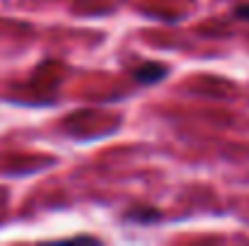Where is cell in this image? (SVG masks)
Listing matches in <instances>:
<instances>
[{"mask_svg": "<svg viewBox=\"0 0 249 246\" xmlns=\"http://www.w3.org/2000/svg\"><path fill=\"white\" fill-rule=\"evenodd\" d=\"M167 73H169V68L165 63L145 61V63H141L131 70V78L136 82H141V84H158V82H162L167 78Z\"/></svg>", "mask_w": 249, "mask_h": 246, "instance_id": "6da1fadb", "label": "cell"}, {"mask_svg": "<svg viewBox=\"0 0 249 246\" xmlns=\"http://www.w3.org/2000/svg\"><path fill=\"white\" fill-rule=\"evenodd\" d=\"M235 17L249 22V2H242V5H237V7H235Z\"/></svg>", "mask_w": 249, "mask_h": 246, "instance_id": "3957f363", "label": "cell"}, {"mask_svg": "<svg viewBox=\"0 0 249 246\" xmlns=\"http://www.w3.org/2000/svg\"><path fill=\"white\" fill-rule=\"evenodd\" d=\"M126 217H128L131 222H155V220H160L162 215H160L158 210H153V208H143V210H128Z\"/></svg>", "mask_w": 249, "mask_h": 246, "instance_id": "7a4b0ae2", "label": "cell"}]
</instances>
